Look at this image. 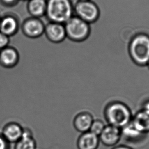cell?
I'll use <instances>...</instances> for the list:
<instances>
[{
    "label": "cell",
    "instance_id": "cell-25",
    "mask_svg": "<svg viewBox=\"0 0 149 149\" xmlns=\"http://www.w3.org/2000/svg\"><path fill=\"white\" fill-rule=\"evenodd\" d=\"M147 66H148V69H149V63H148V65H147Z\"/></svg>",
    "mask_w": 149,
    "mask_h": 149
},
{
    "label": "cell",
    "instance_id": "cell-23",
    "mask_svg": "<svg viewBox=\"0 0 149 149\" xmlns=\"http://www.w3.org/2000/svg\"><path fill=\"white\" fill-rule=\"evenodd\" d=\"M143 108L149 111V101L146 102L144 104Z\"/></svg>",
    "mask_w": 149,
    "mask_h": 149
},
{
    "label": "cell",
    "instance_id": "cell-12",
    "mask_svg": "<svg viewBox=\"0 0 149 149\" xmlns=\"http://www.w3.org/2000/svg\"><path fill=\"white\" fill-rule=\"evenodd\" d=\"M94 118L88 112H81L75 116L73 120L74 129L81 133L89 131Z\"/></svg>",
    "mask_w": 149,
    "mask_h": 149
},
{
    "label": "cell",
    "instance_id": "cell-20",
    "mask_svg": "<svg viewBox=\"0 0 149 149\" xmlns=\"http://www.w3.org/2000/svg\"><path fill=\"white\" fill-rule=\"evenodd\" d=\"M19 1V0H0V2L6 6L11 7L17 4Z\"/></svg>",
    "mask_w": 149,
    "mask_h": 149
},
{
    "label": "cell",
    "instance_id": "cell-15",
    "mask_svg": "<svg viewBox=\"0 0 149 149\" xmlns=\"http://www.w3.org/2000/svg\"><path fill=\"white\" fill-rule=\"evenodd\" d=\"M122 138L125 139L126 141L131 143H139V141H143L145 134L138 130L131 122L126 126L121 129Z\"/></svg>",
    "mask_w": 149,
    "mask_h": 149
},
{
    "label": "cell",
    "instance_id": "cell-9",
    "mask_svg": "<svg viewBox=\"0 0 149 149\" xmlns=\"http://www.w3.org/2000/svg\"><path fill=\"white\" fill-rule=\"evenodd\" d=\"M19 54L16 48L8 46L0 50V65L6 68L17 66L19 61Z\"/></svg>",
    "mask_w": 149,
    "mask_h": 149
},
{
    "label": "cell",
    "instance_id": "cell-18",
    "mask_svg": "<svg viewBox=\"0 0 149 149\" xmlns=\"http://www.w3.org/2000/svg\"><path fill=\"white\" fill-rule=\"evenodd\" d=\"M105 126V124L102 120H94L91 124L89 132L97 136H99Z\"/></svg>",
    "mask_w": 149,
    "mask_h": 149
},
{
    "label": "cell",
    "instance_id": "cell-5",
    "mask_svg": "<svg viewBox=\"0 0 149 149\" xmlns=\"http://www.w3.org/2000/svg\"><path fill=\"white\" fill-rule=\"evenodd\" d=\"M74 15L88 24L95 22L99 15L97 7L91 1H77L74 4Z\"/></svg>",
    "mask_w": 149,
    "mask_h": 149
},
{
    "label": "cell",
    "instance_id": "cell-4",
    "mask_svg": "<svg viewBox=\"0 0 149 149\" xmlns=\"http://www.w3.org/2000/svg\"><path fill=\"white\" fill-rule=\"evenodd\" d=\"M66 38L75 43H80L86 39L89 33V24L74 15L64 24Z\"/></svg>",
    "mask_w": 149,
    "mask_h": 149
},
{
    "label": "cell",
    "instance_id": "cell-7",
    "mask_svg": "<svg viewBox=\"0 0 149 149\" xmlns=\"http://www.w3.org/2000/svg\"><path fill=\"white\" fill-rule=\"evenodd\" d=\"M44 34L50 42L59 44L66 39V34L64 24L49 22L45 25Z\"/></svg>",
    "mask_w": 149,
    "mask_h": 149
},
{
    "label": "cell",
    "instance_id": "cell-1",
    "mask_svg": "<svg viewBox=\"0 0 149 149\" xmlns=\"http://www.w3.org/2000/svg\"><path fill=\"white\" fill-rule=\"evenodd\" d=\"M104 115L108 125L122 129L128 124L133 115L128 106L122 102L113 101L106 106Z\"/></svg>",
    "mask_w": 149,
    "mask_h": 149
},
{
    "label": "cell",
    "instance_id": "cell-27",
    "mask_svg": "<svg viewBox=\"0 0 149 149\" xmlns=\"http://www.w3.org/2000/svg\"><path fill=\"white\" fill-rule=\"evenodd\" d=\"M0 20H1V17H0Z\"/></svg>",
    "mask_w": 149,
    "mask_h": 149
},
{
    "label": "cell",
    "instance_id": "cell-16",
    "mask_svg": "<svg viewBox=\"0 0 149 149\" xmlns=\"http://www.w3.org/2000/svg\"><path fill=\"white\" fill-rule=\"evenodd\" d=\"M27 8L31 17L40 19L46 15L47 0H29Z\"/></svg>",
    "mask_w": 149,
    "mask_h": 149
},
{
    "label": "cell",
    "instance_id": "cell-24",
    "mask_svg": "<svg viewBox=\"0 0 149 149\" xmlns=\"http://www.w3.org/2000/svg\"><path fill=\"white\" fill-rule=\"evenodd\" d=\"M91 0H77V1H80V2H86V1H89Z\"/></svg>",
    "mask_w": 149,
    "mask_h": 149
},
{
    "label": "cell",
    "instance_id": "cell-14",
    "mask_svg": "<svg viewBox=\"0 0 149 149\" xmlns=\"http://www.w3.org/2000/svg\"><path fill=\"white\" fill-rule=\"evenodd\" d=\"M99 137L91 132L81 133L77 140L78 149H97L99 146Z\"/></svg>",
    "mask_w": 149,
    "mask_h": 149
},
{
    "label": "cell",
    "instance_id": "cell-10",
    "mask_svg": "<svg viewBox=\"0 0 149 149\" xmlns=\"http://www.w3.org/2000/svg\"><path fill=\"white\" fill-rule=\"evenodd\" d=\"M24 128L16 122H10L3 127L2 136L8 143H15L23 135Z\"/></svg>",
    "mask_w": 149,
    "mask_h": 149
},
{
    "label": "cell",
    "instance_id": "cell-3",
    "mask_svg": "<svg viewBox=\"0 0 149 149\" xmlns=\"http://www.w3.org/2000/svg\"><path fill=\"white\" fill-rule=\"evenodd\" d=\"M129 53L137 66H147L149 61V37L143 34L135 36L130 44Z\"/></svg>",
    "mask_w": 149,
    "mask_h": 149
},
{
    "label": "cell",
    "instance_id": "cell-22",
    "mask_svg": "<svg viewBox=\"0 0 149 149\" xmlns=\"http://www.w3.org/2000/svg\"><path fill=\"white\" fill-rule=\"evenodd\" d=\"M112 149H133L131 147L125 145H119L113 147Z\"/></svg>",
    "mask_w": 149,
    "mask_h": 149
},
{
    "label": "cell",
    "instance_id": "cell-6",
    "mask_svg": "<svg viewBox=\"0 0 149 149\" xmlns=\"http://www.w3.org/2000/svg\"><path fill=\"white\" fill-rule=\"evenodd\" d=\"M45 24L41 19L31 17L23 22L21 29L26 37L35 39L44 34Z\"/></svg>",
    "mask_w": 149,
    "mask_h": 149
},
{
    "label": "cell",
    "instance_id": "cell-11",
    "mask_svg": "<svg viewBox=\"0 0 149 149\" xmlns=\"http://www.w3.org/2000/svg\"><path fill=\"white\" fill-rule=\"evenodd\" d=\"M19 22L16 17L11 15H7L0 20V32L9 37L15 35L19 31Z\"/></svg>",
    "mask_w": 149,
    "mask_h": 149
},
{
    "label": "cell",
    "instance_id": "cell-21",
    "mask_svg": "<svg viewBox=\"0 0 149 149\" xmlns=\"http://www.w3.org/2000/svg\"><path fill=\"white\" fill-rule=\"evenodd\" d=\"M8 143L2 135H0V149H8Z\"/></svg>",
    "mask_w": 149,
    "mask_h": 149
},
{
    "label": "cell",
    "instance_id": "cell-17",
    "mask_svg": "<svg viewBox=\"0 0 149 149\" xmlns=\"http://www.w3.org/2000/svg\"><path fill=\"white\" fill-rule=\"evenodd\" d=\"M36 142L29 129H24L21 139L15 143V149H36Z\"/></svg>",
    "mask_w": 149,
    "mask_h": 149
},
{
    "label": "cell",
    "instance_id": "cell-26",
    "mask_svg": "<svg viewBox=\"0 0 149 149\" xmlns=\"http://www.w3.org/2000/svg\"><path fill=\"white\" fill-rule=\"evenodd\" d=\"M21 1H27V2H28V1H29V0H21Z\"/></svg>",
    "mask_w": 149,
    "mask_h": 149
},
{
    "label": "cell",
    "instance_id": "cell-8",
    "mask_svg": "<svg viewBox=\"0 0 149 149\" xmlns=\"http://www.w3.org/2000/svg\"><path fill=\"white\" fill-rule=\"evenodd\" d=\"M100 141L107 147H115L122 139L121 129L106 125L99 136Z\"/></svg>",
    "mask_w": 149,
    "mask_h": 149
},
{
    "label": "cell",
    "instance_id": "cell-13",
    "mask_svg": "<svg viewBox=\"0 0 149 149\" xmlns=\"http://www.w3.org/2000/svg\"><path fill=\"white\" fill-rule=\"evenodd\" d=\"M131 123L136 128L145 134L149 133V111L141 108L133 116Z\"/></svg>",
    "mask_w": 149,
    "mask_h": 149
},
{
    "label": "cell",
    "instance_id": "cell-2",
    "mask_svg": "<svg viewBox=\"0 0 149 149\" xmlns=\"http://www.w3.org/2000/svg\"><path fill=\"white\" fill-rule=\"evenodd\" d=\"M74 15L71 0H47L46 16L49 22L64 24Z\"/></svg>",
    "mask_w": 149,
    "mask_h": 149
},
{
    "label": "cell",
    "instance_id": "cell-19",
    "mask_svg": "<svg viewBox=\"0 0 149 149\" xmlns=\"http://www.w3.org/2000/svg\"><path fill=\"white\" fill-rule=\"evenodd\" d=\"M10 37L0 32V50L9 46Z\"/></svg>",
    "mask_w": 149,
    "mask_h": 149
}]
</instances>
